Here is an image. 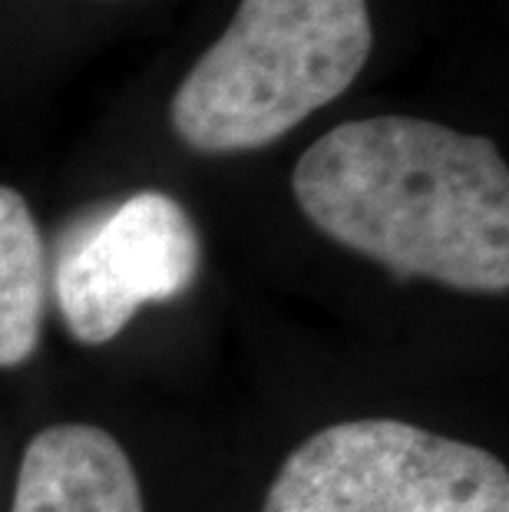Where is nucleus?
<instances>
[{"label": "nucleus", "instance_id": "nucleus-5", "mask_svg": "<svg viewBox=\"0 0 509 512\" xmlns=\"http://www.w3.org/2000/svg\"><path fill=\"white\" fill-rule=\"evenodd\" d=\"M10 512H146V503L133 460L113 433L57 423L20 456Z\"/></svg>", "mask_w": 509, "mask_h": 512}, {"label": "nucleus", "instance_id": "nucleus-1", "mask_svg": "<svg viewBox=\"0 0 509 512\" xmlns=\"http://www.w3.org/2000/svg\"><path fill=\"white\" fill-rule=\"evenodd\" d=\"M291 192L321 235L397 278L509 291V169L493 139L417 116L351 119L301 152Z\"/></svg>", "mask_w": 509, "mask_h": 512}, {"label": "nucleus", "instance_id": "nucleus-3", "mask_svg": "<svg viewBox=\"0 0 509 512\" xmlns=\"http://www.w3.org/2000/svg\"><path fill=\"white\" fill-rule=\"evenodd\" d=\"M262 512H509V470L414 423L348 420L285 456Z\"/></svg>", "mask_w": 509, "mask_h": 512}, {"label": "nucleus", "instance_id": "nucleus-2", "mask_svg": "<svg viewBox=\"0 0 509 512\" xmlns=\"http://www.w3.org/2000/svg\"><path fill=\"white\" fill-rule=\"evenodd\" d=\"M371 43L367 0H242L172 93V133L205 156L272 146L348 90Z\"/></svg>", "mask_w": 509, "mask_h": 512}, {"label": "nucleus", "instance_id": "nucleus-6", "mask_svg": "<svg viewBox=\"0 0 509 512\" xmlns=\"http://www.w3.org/2000/svg\"><path fill=\"white\" fill-rule=\"evenodd\" d=\"M47 245L27 199L0 185V370L37 354L47 318Z\"/></svg>", "mask_w": 509, "mask_h": 512}, {"label": "nucleus", "instance_id": "nucleus-4", "mask_svg": "<svg viewBox=\"0 0 509 512\" xmlns=\"http://www.w3.org/2000/svg\"><path fill=\"white\" fill-rule=\"evenodd\" d=\"M199 271L202 235L186 205L146 189L63 242L53 294L73 341L103 347L139 308L182 298Z\"/></svg>", "mask_w": 509, "mask_h": 512}]
</instances>
